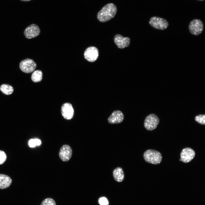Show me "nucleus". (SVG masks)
<instances>
[{
    "label": "nucleus",
    "instance_id": "4468645a",
    "mask_svg": "<svg viewBox=\"0 0 205 205\" xmlns=\"http://www.w3.org/2000/svg\"><path fill=\"white\" fill-rule=\"evenodd\" d=\"M12 181L8 175L0 174V189H4L9 187L11 185Z\"/></svg>",
    "mask_w": 205,
    "mask_h": 205
},
{
    "label": "nucleus",
    "instance_id": "b1692460",
    "mask_svg": "<svg viewBox=\"0 0 205 205\" xmlns=\"http://www.w3.org/2000/svg\"><path fill=\"white\" fill-rule=\"evenodd\" d=\"M197 0L199 1H204V0Z\"/></svg>",
    "mask_w": 205,
    "mask_h": 205
},
{
    "label": "nucleus",
    "instance_id": "39448f33",
    "mask_svg": "<svg viewBox=\"0 0 205 205\" xmlns=\"http://www.w3.org/2000/svg\"><path fill=\"white\" fill-rule=\"evenodd\" d=\"M159 122V119L156 115L150 114L146 117L144 121V126L147 130L152 131L157 128Z\"/></svg>",
    "mask_w": 205,
    "mask_h": 205
},
{
    "label": "nucleus",
    "instance_id": "0eeeda50",
    "mask_svg": "<svg viewBox=\"0 0 205 205\" xmlns=\"http://www.w3.org/2000/svg\"><path fill=\"white\" fill-rule=\"evenodd\" d=\"M84 55V58L86 60L90 62H93L98 58L99 51L96 47L90 46L86 49Z\"/></svg>",
    "mask_w": 205,
    "mask_h": 205
},
{
    "label": "nucleus",
    "instance_id": "ddd939ff",
    "mask_svg": "<svg viewBox=\"0 0 205 205\" xmlns=\"http://www.w3.org/2000/svg\"><path fill=\"white\" fill-rule=\"evenodd\" d=\"M61 112L65 119L67 120L72 119L73 117L74 111L71 104L68 103L64 104L62 107Z\"/></svg>",
    "mask_w": 205,
    "mask_h": 205
},
{
    "label": "nucleus",
    "instance_id": "9b49d317",
    "mask_svg": "<svg viewBox=\"0 0 205 205\" xmlns=\"http://www.w3.org/2000/svg\"><path fill=\"white\" fill-rule=\"evenodd\" d=\"M114 40L117 47L120 49L128 47L130 44V39L129 38L124 37L120 34L115 35Z\"/></svg>",
    "mask_w": 205,
    "mask_h": 205
},
{
    "label": "nucleus",
    "instance_id": "f03ea898",
    "mask_svg": "<svg viewBox=\"0 0 205 205\" xmlns=\"http://www.w3.org/2000/svg\"><path fill=\"white\" fill-rule=\"evenodd\" d=\"M143 156L146 162L155 165L160 163L162 159L160 152L152 149H149L145 151L144 153Z\"/></svg>",
    "mask_w": 205,
    "mask_h": 205
},
{
    "label": "nucleus",
    "instance_id": "1a4fd4ad",
    "mask_svg": "<svg viewBox=\"0 0 205 205\" xmlns=\"http://www.w3.org/2000/svg\"><path fill=\"white\" fill-rule=\"evenodd\" d=\"M59 154L60 158L62 161H67L71 157L72 150L69 145L65 144L63 145L60 148Z\"/></svg>",
    "mask_w": 205,
    "mask_h": 205
},
{
    "label": "nucleus",
    "instance_id": "6ab92c4d",
    "mask_svg": "<svg viewBox=\"0 0 205 205\" xmlns=\"http://www.w3.org/2000/svg\"><path fill=\"white\" fill-rule=\"evenodd\" d=\"M195 121L201 124H205V115L200 114L196 116L195 118Z\"/></svg>",
    "mask_w": 205,
    "mask_h": 205
},
{
    "label": "nucleus",
    "instance_id": "393cba45",
    "mask_svg": "<svg viewBox=\"0 0 205 205\" xmlns=\"http://www.w3.org/2000/svg\"><path fill=\"white\" fill-rule=\"evenodd\" d=\"M179 160L180 161H182L181 160V159H180Z\"/></svg>",
    "mask_w": 205,
    "mask_h": 205
},
{
    "label": "nucleus",
    "instance_id": "423d86ee",
    "mask_svg": "<svg viewBox=\"0 0 205 205\" xmlns=\"http://www.w3.org/2000/svg\"><path fill=\"white\" fill-rule=\"evenodd\" d=\"M36 67V64L32 59L26 58L22 60L19 63L21 71L25 73H30L33 71Z\"/></svg>",
    "mask_w": 205,
    "mask_h": 205
},
{
    "label": "nucleus",
    "instance_id": "4be33fe9",
    "mask_svg": "<svg viewBox=\"0 0 205 205\" xmlns=\"http://www.w3.org/2000/svg\"><path fill=\"white\" fill-rule=\"evenodd\" d=\"M7 155L3 151L0 150V165L3 164L6 160Z\"/></svg>",
    "mask_w": 205,
    "mask_h": 205
},
{
    "label": "nucleus",
    "instance_id": "f257e3e1",
    "mask_svg": "<svg viewBox=\"0 0 205 205\" xmlns=\"http://www.w3.org/2000/svg\"><path fill=\"white\" fill-rule=\"evenodd\" d=\"M117 11V7L114 4L111 3H108L104 6L98 13L97 18L101 22H106L113 18Z\"/></svg>",
    "mask_w": 205,
    "mask_h": 205
},
{
    "label": "nucleus",
    "instance_id": "aec40b11",
    "mask_svg": "<svg viewBox=\"0 0 205 205\" xmlns=\"http://www.w3.org/2000/svg\"><path fill=\"white\" fill-rule=\"evenodd\" d=\"M41 143V141L38 139H31L28 142V145L30 147H34L36 145H39Z\"/></svg>",
    "mask_w": 205,
    "mask_h": 205
},
{
    "label": "nucleus",
    "instance_id": "9d476101",
    "mask_svg": "<svg viewBox=\"0 0 205 205\" xmlns=\"http://www.w3.org/2000/svg\"><path fill=\"white\" fill-rule=\"evenodd\" d=\"M195 153L194 151L189 147L183 149L181 153V159L182 161L188 163L191 161L194 157Z\"/></svg>",
    "mask_w": 205,
    "mask_h": 205
},
{
    "label": "nucleus",
    "instance_id": "6e6552de",
    "mask_svg": "<svg viewBox=\"0 0 205 205\" xmlns=\"http://www.w3.org/2000/svg\"><path fill=\"white\" fill-rule=\"evenodd\" d=\"M40 30L38 26L35 24H32L27 27L24 32L25 37L28 39H31L38 36Z\"/></svg>",
    "mask_w": 205,
    "mask_h": 205
},
{
    "label": "nucleus",
    "instance_id": "a211bd4d",
    "mask_svg": "<svg viewBox=\"0 0 205 205\" xmlns=\"http://www.w3.org/2000/svg\"><path fill=\"white\" fill-rule=\"evenodd\" d=\"M40 205H56L55 200L52 198H47L42 202Z\"/></svg>",
    "mask_w": 205,
    "mask_h": 205
},
{
    "label": "nucleus",
    "instance_id": "f8f14e48",
    "mask_svg": "<svg viewBox=\"0 0 205 205\" xmlns=\"http://www.w3.org/2000/svg\"><path fill=\"white\" fill-rule=\"evenodd\" d=\"M124 118V114L120 110L113 111L108 118V122L110 124H117L121 123Z\"/></svg>",
    "mask_w": 205,
    "mask_h": 205
},
{
    "label": "nucleus",
    "instance_id": "412c9836",
    "mask_svg": "<svg viewBox=\"0 0 205 205\" xmlns=\"http://www.w3.org/2000/svg\"><path fill=\"white\" fill-rule=\"evenodd\" d=\"M98 202L100 205H108L109 202L107 199L105 197H102L99 198Z\"/></svg>",
    "mask_w": 205,
    "mask_h": 205
},
{
    "label": "nucleus",
    "instance_id": "7ed1b4c3",
    "mask_svg": "<svg viewBox=\"0 0 205 205\" xmlns=\"http://www.w3.org/2000/svg\"><path fill=\"white\" fill-rule=\"evenodd\" d=\"M149 23L154 28L161 30L166 29L169 25L168 22L165 19L156 16L151 17Z\"/></svg>",
    "mask_w": 205,
    "mask_h": 205
},
{
    "label": "nucleus",
    "instance_id": "20e7f679",
    "mask_svg": "<svg viewBox=\"0 0 205 205\" xmlns=\"http://www.w3.org/2000/svg\"><path fill=\"white\" fill-rule=\"evenodd\" d=\"M188 28L192 34L194 36H198L201 34L203 30V24L200 19H195L190 22Z\"/></svg>",
    "mask_w": 205,
    "mask_h": 205
},
{
    "label": "nucleus",
    "instance_id": "5701e85b",
    "mask_svg": "<svg viewBox=\"0 0 205 205\" xmlns=\"http://www.w3.org/2000/svg\"><path fill=\"white\" fill-rule=\"evenodd\" d=\"M20 0L22 1H30L31 0Z\"/></svg>",
    "mask_w": 205,
    "mask_h": 205
},
{
    "label": "nucleus",
    "instance_id": "2eb2a0df",
    "mask_svg": "<svg viewBox=\"0 0 205 205\" xmlns=\"http://www.w3.org/2000/svg\"><path fill=\"white\" fill-rule=\"evenodd\" d=\"M113 175L114 180L117 182H121L122 181L124 177L122 169L119 167L115 169L113 171Z\"/></svg>",
    "mask_w": 205,
    "mask_h": 205
},
{
    "label": "nucleus",
    "instance_id": "dca6fc26",
    "mask_svg": "<svg viewBox=\"0 0 205 205\" xmlns=\"http://www.w3.org/2000/svg\"><path fill=\"white\" fill-rule=\"evenodd\" d=\"M0 90L5 95H9L13 93L14 91L13 87L11 85L3 84L0 86Z\"/></svg>",
    "mask_w": 205,
    "mask_h": 205
},
{
    "label": "nucleus",
    "instance_id": "f3484780",
    "mask_svg": "<svg viewBox=\"0 0 205 205\" xmlns=\"http://www.w3.org/2000/svg\"><path fill=\"white\" fill-rule=\"evenodd\" d=\"M31 79L32 81L36 83L40 81L42 79V73L41 71L36 70L32 74Z\"/></svg>",
    "mask_w": 205,
    "mask_h": 205
}]
</instances>
